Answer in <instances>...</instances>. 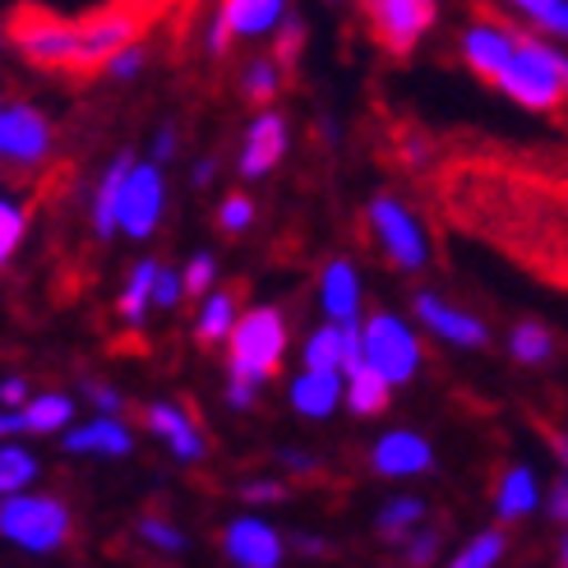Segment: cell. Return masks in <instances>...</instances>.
<instances>
[{
	"mask_svg": "<svg viewBox=\"0 0 568 568\" xmlns=\"http://www.w3.org/2000/svg\"><path fill=\"white\" fill-rule=\"evenodd\" d=\"M343 371H305L296 375V384H292V407L301 412V416H310V420H324V416H333V407H337V397H343V379H337Z\"/></svg>",
	"mask_w": 568,
	"mask_h": 568,
	"instance_id": "obj_20",
	"label": "cell"
},
{
	"mask_svg": "<svg viewBox=\"0 0 568 568\" xmlns=\"http://www.w3.org/2000/svg\"><path fill=\"white\" fill-rule=\"evenodd\" d=\"M10 42L19 47L23 61H33V65H42V70H74L79 23L23 6V10H14V19H10Z\"/></svg>",
	"mask_w": 568,
	"mask_h": 568,
	"instance_id": "obj_4",
	"label": "cell"
},
{
	"mask_svg": "<svg viewBox=\"0 0 568 568\" xmlns=\"http://www.w3.org/2000/svg\"><path fill=\"white\" fill-rule=\"evenodd\" d=\"M83 393H89V403H93L98 412H121V393H116V388H106V384H89Z\"/></svg>",
	"mask_w": 568,
	"mask_h": 568,
	"instance_id": "obj_45",
	"label": "cell"
},
{
	"mask_svg": "<svg viewBox=\"0 0 568 568\" xmlns=\"http://www.w3.org/2000/svg\"><path fill=\"white\" fill-rule=\"evenodd\" d=\"M508 541H504V531H480L476 541H467L458 555H453V568H495L504 559Z\"/></svg>",
	"mask_w": 568,
	"mask_h": 568,
	"instance_id": "obj_33",
	"label": "cell"
},
{
	"mask_svg": "<svg viewBox=\"0 0 568 568\" xmlns=\"http://www.w3.org/2000/svg\"><path fill=\"white\" fill-rule=\"evenodd\" d=\"M559 559H564V564H568V536H564V546H559Z\"/></svg>",
	"mask_w": 568,
	"mask_h": 568,
	"instance_id": "obj_53",
	"label": "cell"
},
{
	"mask_svg": "<svg viewBox=\"0 0 568 568\" xmlns=\"http://www.w3.org/2000/svg\"><path fill=\"white\" fill-rule=\"evenodd\" d=\"M65 448L70 453H102V458H125V453L134 448V435L106 412V416H98L89 425H79V430H70L65 435Z\"/></svg>",
	"mask_w": 568,
	"mask_h": 568,
	"instance_id": "obj_21",
	"label": "cell"
},
{
	"mask_svg": "<svg viewBox=\"0 0 568 568\" xmlns=\"http://www.w3.org/2000/svg\"><path fill=\"white\" fill-rule=\"evenodd\" d=\"M70 508L51 495H0V536L14 541L19 550L51 555L70 541Z\"/></svg>",
	"mask_w": 568,
	"mask_h": 568,
	"instance_id": "obj_3",
	"label": "cell"
},
{
	"mask_svg": "<svg viewBox=\"0 0 568 568\" xmlns=\"http://www.w3.org/2000/svg\"><path fill=\"white\" fill-rule=\"evenodd\" d=\"M320 301H324V315L333 324H347L361 320V273L352 260H333L320 277Z\"/></svg>",
	"mask_w": 568,
	"mask_h": 568,
	"instance_id": "obj_18",
	"label": "cell"
},
{
	"mask_svg": "<svg viewBox=\"0 0 568 568\" xmlns=\"http://www.w3.org/2000/svg\"><path fill=\"white\" fill-rule=\"evenodd\" d=\"M139 38V14L134 10H121V6H106L98 10L93 19H83L79 23V55H74V70H98L106 65V55L111 51H121L125 42Z\"/></svg>",
	"mask_w": 568,
	"mask_h": 568,
	"instance_id": "obj_10",
	"label": "cell"
},
{
	"mask_svg": "<svg viewBox=\"0 0 568 568\" xmlns=\"http://www.w3.org/2000/svg\"><path fill=\"white\" fill-rule=\"evenodd\" d=\"M250 222H254V199H245V194H226L222 204H217V226H222V232L241 236V232H250Z\"/></svg>",
	"mask_w": 568,
	"mask_h": 568,
	"instance_id": "obj_37",
	"label": "cell"
},
{
	"mask_svg": "<svg viewBox=\"0 0 568 568\" xmlns=\"http://www.w3.org/2000/svg\"><path fill=\"white\" fill-rule=\"evenodd\" d=\"M508 352H514L518 365H546L550 352H555V337H550L541 324L523 320V324L514 328V337H508Z\"/></svg>",
	"mask_w": 568,
	"mask_h": 568,
	"instance_id": "obj_30",
	"label": "cell"
},
{
	"mask_svg": "<svg viewBox=\"0 0 568 568\" xmlns=\"http://www.w3.org/2000/svg\"><path fill=\"white\" fill-rule=\"evenodd\" d=\"M226 403H232L236 412H250L254 403H260V384H250V379H226Z\"/></svg>",
	"mask_w": 568,
	"mask_h": 568,
	"instance_id": "obj_42",
	"label": "cell"
},
{
	"mask_svg": "<svg viewBox=\"0 0 568 568\" xmlns=\"http://www.w3.org/2000/svg\"><path fill=\"white\" fill-rule=\"evenodd\" d=\"M365 361H371L393 388L412 384L416 371H420V343L403 320L379 310V315L365 320Z\"/></svg>",
	"mask_w": 568,
	"mask_h": 568,
	"instance_id": "obj_7",
	"label": "cell"
},
{
	"mask_svg": "<svg viewBox=\"0 0 568 568\" xmlns=\"http://www.w3.org/2000/svg\"><path fill=\"white\" fill-rule=\"evenodd\" d=\"M536 504H541V490H536L531 467H514V471H504L499 495H495V514H499L504 523H518V518H527V514H531Z\"/></svg>",
	"mask_w": 568,
	"mask_h": 568,
	"instance_id": "obj_23",
	"label": "cell"
},
{
	"mask_svg": "<svg viewBox=\"0 0 568 568\" xmlns=\"http://www.w3.org/2000/svg\"><path fill=\"white\" fill-rule=\"evenodd\" d=\"M144 425L149 430L172 448V458L176 463H199L209 453V444H204V430L190 420V412H181L176 403H153L149 412H144Z\"/></svg>",
	"mask_w": 568,
	"mask_h": 568,
	"instance_id": "obj_16",
	"label": "cell"
},
{
	"mask_svg": "<svg viewBox=\"0 0 568 568\" xmlns=\"http://www.w3.org/2000/svg\"><path fill=\"white\" fill-rule=\"evenodd\" d=\"M282 495H287V490H282L277 480H245V486H241V499L245 504H277Z\"/></svg>",
	"mask_w": 568,
	"mask_h": 568,
	"instance_id": "obj_43",
	"label": "cell"
},
{
	"mask_svg": "<svg viewBox=\"0 0 568 568\" xmlns=\"http://www.w3.org/2000/svg\"><path fill=\"white\" fill-rule=\"evenodd\" d=\"M162 209H166V181L158 172V162H134L121 190V232L130 241L153 236L162 222Z\"/></svg>",
	"mask_w": 568,
	"mask_h": 568,
	"instance_id": "obj_8",
	"label": "cell"
},
{
	"mask_svg": "<svg viewBox=\"0 0 568 568\" xmlns=\"http://www.w3.org/2000/svg\"><path fill=\"white\" fill-rule=\"evenodd\" d=\"M19 412H23L28 435H55V430H65V425L74 420V403H70L65 393H42V397H28V403H23Z\"/></svg>",
	"mask_w": 568,
	"mask_h": 568,
	"instance_id": "obj_26",
	"label": "cell"
},
{
	"mask_svg": "<svg viewBox=\"0 0 568 568\" xmlns=\"http://www.w3.org/2000/svg\"><path fill=\"white\" fill-rule=\"evenodd\" d=\"M181 296H185V277L172 273L166 264H158V277H153V305H158V310H176Z\"/></svg>",
	"mask_w": 568,
	"mask_h": 568,
	"instance_id": "obj_40",
	"label": "cell"
},
{
	"mask_svg": "<svg viewBox=\"0 0 568 568\" xmlns=\"http://www.w3.org/2000/svg\"><path fill=\"white\" fill-rule=\"evenodd\" d=\"M361 14H365L371 38L388 55H412L416 42L435 28L439 6L435 0H361Z\"/></svg>",
	"mask_w": 568,
	"mask_h": 568,
	"instance_id": "obj_5",
	"label": "cell"
},
{
	"mask_svg": "<svg viewBox=\"0 0 568 568\" xmlns=\"http://www.w3.org/2000/svg\"><path fill=\"white\" fill-rule=\"evenodd\" d=\"M407 564H435L439 555V531H412L407 536V546H403Z\"/></svg>",
	"mask_w": 568,
	"mask_h": 568,
	"instance_id": "obj_41",
	"label": "cell"
},
{
	"mask_svg": "<svg viewBox=\"0 0 568 568\" xmlns=\"http://www.w3.org/2000/svg\"><path fill=\"white\" fill-rule=\"evenodd\" d=\"M176 158V125H162L153 134V162H172Z\"/></svg>",
	"mask_w": 568,
	"mask_h": 568,
	"instance_id": "obj_44",
	"label": "cell"
},
{
	"mask_svg": "<svg viewBox=\"0 0 568 568\" xmlns=\"http://www.w3.org/2000/svg\"><path fill=\"white\" fill-rule=\"evenodd\" d=\"M371 467H375L379 476H393V480L420 476V471L435 467V448H430V439H420L416 430H388V435L371 448Z\"/></svg>",
	"mask_w": 568,
	"mask_h": 568,
	"instance_id": "obj_14",
	"label": "cell"
},
{
	"mask_svg": "<svg viewBox=\"0 0 568 568\" xmlns=\"http://www.w3.org/2000/svg\"><path fill=\"white\" fill-rule=\"evenodd\" d=\"M0 403H6V407H23L28 403V384L14 375V379H6V384H0Z\"/></svg>",
	"mask_w": 568,
	"mask_h": 568,
	"instance_id": "obj_47",
	"label": "cell"
},
{
	"mask_svg": "<svg viewBox=\"0 0 568 568\" xmlns=\"http://www.w3.org/2000/svg\"><path fill=\"white\" fill-rule=\"evenodd\" d=\"M23 226H28L23 209L10 204V199H0V264H10V254H14L19 241H23Z\"/></svg>",
	"mask_w": 568,
	"mask_h": 568,
	"instance_id": "obj_36",
	"label": "cell"
},
{
	"mask_svg": "<svg viewBox=\"0 0 568 568\" xmlns=\"http://www.w3.org/2000/svg\"><path fill=\"white\" fill-rule=\"evenodd\" d=\"M282 153H287V121H282L273 106H264L241 139V162L236 166H241L245 181H260L282 162Z\"/></svg>",
	"mask_w": 568,
	"mask_h": 568,
	"instance_id": "obj_12",
	"label": "cell"
},
{
	"mask_svg": "<svg viewBox=\"0 0 568 568\" xmlns=\"http://www.w3.org/2000/svg\"><path fill=\"white\" fill-rule=\"evenodd\" d=\"M518 14H527L536 28H546L550 38L568 42V0H508Z\"/></svg>",
	"mask_w": 568,
	"mask_h": 568,
	"instance_id": "obj_31",
	"label": "cell"
},
{
	"mask_svg": "<svg viewBox=\"0 0 568 568\" xmlns=\"http://www.w3.org/2000/svg\"><path fill=\"white\" fill-rule=\"evenodd\" d=\"M416 320L430 328L435 337H444L448 347H486V324H480L476 315H467V310H458V305H448V301H439V296H430V292H420L416 301Z\"/></svg>",
	"mask_w": 568,
	"mask_h": 568,
	"instance_id": "obj_13",
	"label": "cell"
},
{
	"mask_svg": "<svg viewBox=\"0 0 568 568\" xmlns=\"http://www.w3.org/2000/svg\"><path fill=\"white\" fill-rule=\"evenodd\" d=\"M388 393H393V384L375 371L371 361H356L352 371H347V407H352L356 416L384 412V407H388Z\"/></svg>",
	"mask_w": 568,
	"mask_h": 568,
	"instance_id": "obj_22",
	"label": "cell"
},
{
	"mask_svg": "<svg viewBox=\"0 0 568 568\" xmlns=\"http://www.w3.org/2000/svg\"><path fill=\"white\" fill-rule=\"evenodd\" d=\"M213 176H217V162H213V158H204V162H199L194 172H190L194 185H213Z\"/></svg>",
	"mask_w": 568,
	"mask_h": 568,
	"instance_id": "obj_50",
	"label": "cell"
},
{
	"mask_svg": "<svg viewBox=\"0 0 568 568\" xmlns=\"http://www.w3.org/2000/svg\"><path fill=\"white\" fill-rule=\"evenodd\" d=\"M282 74H287V65L277 61V55H260V61H250L241 70V93L254 102V106H268L282 89Z\"/></svg>",
	"mask_w": 568,
	"mask_h": 568,
	"instance_id": "obj_29",
	"label": "cell"
},
{
	"mask_svg": "<svg viewBox=\"0 0 568 568\" xmlns=\"http://www.w3.org/2000/svg\"><path fill=\"white\" fill-rule=\"evenodd\" d=\"M273 38H277L273 55H277V61H282V65H287V70H292V61H296V51H301V38H305V23H301L296 14H287V19H282V23H277V33H273Z\"/></svg>",
	"mask_w": 568,
	"mask_h": 568,
	"instance_id": "obj_39",
	"label": "cell"
},
{
	"mask_svg": "<svg viewBox=\"0 0 568 568\" xmlns=\"http://www.w3.org/2000/svg\"><path fill=\"white\" fill-rule=\"evenodd\" d=\"M236 320H241L236 296H232V292H209V296H204V310H199V320H194V337H199L204 347L226 343V337H232V328H236Z\"/></svg>",
	"mask_w": 568,
	"mask_h": 568,
	"instance_id": "obj_24",
	"label": "cell"
},
{
	"mask_svg": "<svg viewBox=\"0 0 568 568\" xmlns=\"http://www.w3.org/2000/svg\"><path fill=\"white\" fill-rule=\"evenodd\" d=\"M301 361L310 365V371H343V361H347V347H343V324H324L305 337V352Z\"/></svg>",
	"mask_w": 568,
	"mask_h": 568,
	"instance_id": "obj_28",
	"label": "cell"
},
{
	"mask_svg": "<svg viewBox=\"0 0 568 568\" xmlns=\"http://www.w3.org/2000/svg\"><path fill=\"white\" fill-rule=\"evenodd\" d=\"M292 546H296L301 555H328V546L320 541V536H292Z\"/></svg>",
	"mask_w": 568,
	"mask_h": 568,
	"instance_id": "obj_51",
	"label": "cell"
},
{
	"mask_svg": "<svg viewBox=\"0 0 568 568\" xmlns=\"http://www.w3.org/2000/svg\"><path fill=\"white\" fill-rule=\"evenodd\" d=\"M287 14H292V0H222L217 23L232 38H273Z\"/></svg>",
	"mask_w": 568,
	"mask_h": 568,
	"instance_id": "obj_17",
	"label": "cell"
},
{
	"mask_svg": "<svg viewBox=\"0 0 568 568\" xmlns=\"http://www.w3.org/2000/svg\"><path fill=\"white\" fill-rule=\"evenodd\" d=\"M371 232L379 241V250L393 260V268L403 273H420L430 264V236H425V226L412 209H403L393 194H379L371 199Z\"/></svg>",
	"mask_w": 568,
	"mask_h": 568,
	"instance_id": "obj_6",
	"label": "cell"
},
{
	"mask_svg": "<svg viewBox=\"0 0 568 568\" xmlns=\"http://www.w3.org/2000/svg\"><path fill=\"white\" fill-rule=\"evenodd\" d=\"M514 47H518L514 28H504V23H495V19H480V23H471L467 33H463V61H467L480 79L495 83V74L508 65Z\"/></svg>",
	"mask_w": 568,
	"mask_h": 568,
	"instance_id": "obj_15",
	"label": "cell"
},
{
	"mask_svg": "<svg viewBox=\"0 0 568 568\" xmlns=\"http://www.w3.org/2000/svg\"><path fill=\"white\" fill-rule=\"evenodd\" d=\"M226 343H232L226 347V375L264 384L277 375L282 356H287V320H282V310H273V305H254L236 320Z\"/></svg>",
	"mask_w": 568,
	"mask_h": 568,
	"instance_id": "obj_2",
	"label": "cell"
},
{
	"mask_svg": "<svg viewBox=\"0 0 568 568\" xmlns=\"http://www.w3.org/2000/svg\"><path fill=\"white\" fill-rule=\"evenodd\" d=\"M181 277H185V296H209L213 277H217V260H213V254H194Z\"/></svg>",
	"mask_w": 568,
	"mask_h": 568,
	"instance_id": "obj_38",
	"label": "cell"
},
{
	"mask_svg": "<svg viewBox=\"0 0 568 568\" xmlns=\"http://www.w3.org/2000/svg\"><path fill=\"white\" fill-rule=\"evenodd\" d=\"M130 166H134V158L121 153L102 172V181H98V194H93V236L98 241H111V236L121 232V190H125Z\"/></svg>",
	"mask_w": 568,
	"mask_h": 568,
	"instance_id": "obj_19",
	"label": "cell"
},
{
	"mask_svg": "<svg viewBox=\"0 0 568 568\" xmlns=\"http://www.w3.org/2000/svg\"><path fill=\"white\" fill-rule=\"evenodd\" d=\"M495 89L527 111H555L568 98V51L536 38H518L508 65L495 74Z\"/></svg>",
	"mask_w": 568,
	"mask_h": 568,
	"instance_id": "obj_1",
	"label": "cell"
},
{
	"mask_svg": "<svg viewBox=\"0 0 568 568\" xmlns=\"http://www.w3.org/2000/svg\"><path fill=\"white\" fill-rule=\"evenodd\" d=\"M277 458H282V467H292V471H301V476H310V471L320 467L315 458H310V453H296V448H282Z\"/></svg>",
	"mask_w": 568,
	"mask_h": 568,
	"instance_id": "obj_46",
	"label": "cell"
},
{
	"mask_svg": "<svg viewBox=\"0 0 568 568\" xmlns=\"http://www.w3.org/2000/svg\"><path fill=\"white\" fill-rule=\"evenodd\" d=\"M550 518L555 523H568V476L555 486V495H550Z\"/></svg>",
	"mask_w": 568,
	"mask_h": 568,
	"instance_id": "obj_49",
	"label": "cell"
},
{
	"mask_svg": "<svg viewBox=\"0 0 568 568\" xmlns=\"http://www.w3.org/2000/svg\"><path fill=\"white\" fill-rule=\"evenodd\" d=\"M14 435H28V425H23V412H19V407L0 412V439H14Z\"/></svg>",
	"mask_w": 568,
	"mask_h": 568,
	"instance_id": "obj_48",
	"label": "cell"
},
{
	"mask_svg": "<svg viewBox=\"0 0 568 568\" xmlns=\"http://www.w3.org/2000/svg\"><path fill=\"white\" fill-rule=\"evenodd\" d=\"M0 125H6V102H0Z\"/></svg>",
	"mask_w": 568,
	"mask_h": 568,
	"instance_id": "obj_54",
	"label": "cell"
},
{
	"mask_svg": "<svg viewBox=\"0 0 568 568\" xmlns=\"http://www.w3.org/2000/svg\"><path fill=\"white\" fill-rule=\"evenodd\" d=\"M139 536H144V546H153V550H162V555H181L185 550V536L166 523V518H158V514H149V518H139Z\"/></svg>",
	"mask_w": 568,
	"mask_h": 568,
	"instance_id": "obj_35",
	"label": "cell"
},
{
	"mask_svg": "<svg viewBox=\"0 0 568 568\" xmlns=\"http://www.w3.org/2000/svg\"><path fill=\"white\" fill-rule=\"evenodd\" d=\"M222 555L241 568H277L287 555V541L264 518H236L222 531Z\"/></svg>",
	"mask_w": 568,
	"mask_h": 568,
	"instance_id": "obj_11",
	"label": "cell"
},
{
	"mask_svg": "<svg viewBox=\"0 0 568 568\" xmlns=\"http://www.w3.org/2000/svg\"><path fill=\"white\" fill-rule=\"evenodd\" d=\"M153 277H158V260H139V264H134V273L125 277L116 310H121V320H125L130 328L144 324V315L153 310Z\"/></svg>",
	"mask_w": 568,
	"mask_h": 568,
	"instance_id": "obj_25",
	"label": "cell"
},
{
	"mask_svg": "<svg viewBox=\"0 0 568 568\" xmlns=\"http://www.w3.org/2000/svg\"><path fill=\"white\" fill-rule=\"evenodd\" d=\"M144 65H149V51L139 47V38H134V42H125L121 51H111L102 70H106V79L130 83V79H139V74H144Z\"/></svg>",
	"mask_w": 568,
	"mask_h": 568,
	"instance_id": "obj_34",
	"label": "cell"
},
{
	"mask_svg": "<svg viewBox=\"0 0 568 568\" xmlns=\"http://www.w3.org/2000/svg\"><path fill=\"white\" fill-rule=\"evenodd\" d=\"M559 458H564V467H568V439H559Z\"/></svg>",
	"mask_w": 568,
	"mask_h": 568,
	"instance_id": "obj_52",
	"label": "cell"
},
{
	"mask_svg": "<svg viewBox=\"0 0 568 568\" xmlns=\"http://www.w3.org/2000/svg\"><path fill=\"white\" fill-rule=\"evenodd\" d=\"M33 476H38V463H33V453L28 448H0V495H14L23 486H33Z\"/></svg>",
	"mask_w": 568,
	"mask_h": 568,
	"instance_id": "obj_32",
	"label": "cell"
},
{
	"mask_svg": "<svg viewBox=\"0 0 568 568\" xmlns=\"http://www.w3.org/2000/svg\"><path fill=\"white\" fill-rule=\"evenodd\" d=\"M420 518H425V504L412 495H397L379 508V536L388 546H407V536L420 527Z\"/></svg>",
	"mask_w": 568,
	"mask_h": 568,
	"instance_id": "obj_27",
	"label": "cell"
},
{
	"mask_svg": "<svg viewBox=\"0 0 568 568\" xmlns=\"http://www.w3.org/2000/svg\"><path fill=\"white\" fill-rule=\"evenodd\" d=\"M51 153V125L38 106L28 102H14L6 106V125H0V158H6L10 166H19V172H33V166H42Z\"/></svg>",
	"mask_w": 568,
	"mask_h": 568,
	"instance_id": "obj_9",
	"label": "cell"
}]
</instances>
